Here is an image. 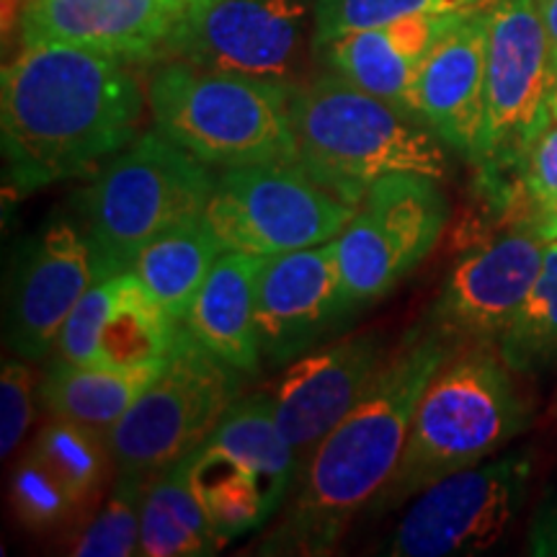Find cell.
Masks as SVG:
<instances>
[{
  "label": "cell",
  "instance_id": "17",
  "mask_svg": "<svg viewBox=\"0 0 557 557\" xmlns=\"http://www.w3.org/2000/svg\"><path fill=\"white\" fill-rule=\"evenodd\" d=\"M389 357L377 331L333 338L284 367L269 389L276 426L295 449L297 470L312 449L357 408Z\"/></svg>",
  "mask_w": 557,
  "mask_h": 557
},
{
  "label": "cell",
  "instance_id": "1",
  "mask_svg": "<svg viewBox=\"0 0 557 557\" xmlns=\"http://www.w3.org/2000/svg\"><path fill=\"white\" fill-rule=\"evenodd\" d=\"M145 107L132 62L62 41L21 45L0 83L5 191L99 169L137 137Z\"/></svg>",
  "mask_w": 557,
  "mask_h": 557
},
{
  "label": "cell",
  "instance_id": "29",
  "mask_svg": "<svg viewBox=\"0 0 557 557\" xmlns=\"http://www.w3.org/2000/svg\"><path fill=\"white\" fill-rule=\"evenodd\" d=\"M150 478L116 472L114 487L90 524L73 542L70 553L78 557H129L139 555L143 500Z\"/></svg>",
  "mask_w": 557,
  "mask_h": 557
},
{
  "label": "cell",
  "instance_id": "12",
  "mask_svg": "<svg viewBox=\"0 0 557 557\" xmlns=\"http://www.w3.org/2000/svg\"><path fill=\"white\" fill-rule=\"evenodd\" d=\"M534 449H511L436 480L416 496L382 553L393 557L478 555L498 545L524 511Z\"/></svg>",
  "mask_w": 557,
  "mask_h": 557
},
{
  "label": "cell",
  "instance_id": "32",
  "mask_svg": "<svg viewBox=\"0 0 557 557\" xmlns=\"http://www.w3.org/2000/svg\"><path fill=\"white\" fill-rule=\"evenodd\" d=\"M527 549L534 557H557V487L542 496L529 519Z\"/></svg>",
  "mask_w": 557,
  "mask_h": 557
},
{
  "label": "cell",
  "instance_id": "23",
  "mask_svg": "<svg viewBox=\"0 0 557 557\" xmlns=\"http://www.w3.org/2000/svg\"><path fill=\"white\" fill-rule=\"evenodd\" d=\"M263 259L243 250H222L184 325L194 338L246 377L261 372L256 336V287Z\"/></svg>",
  "mask_w": 557,
  "mask_h": 557
},
{
  "label": "cell",
  "instance_id": "7",
  "mask_svg": "<svg viewBox=\"0 0 557 557\" xmlns=\"http://www.w3.org/2000/svg\"><path fill=\"white\" fill-rule=\"evenodd\" d=\"M555 52L537 0H496L487 21L485 120L475 169L487 194L508 205L529 139L549 116Z\"/></svg>",
  "mask_w": 557,
  "mask_h": 557
},
{
  "label": "cell",
  "instance_id": "27",
  "mask_svg": "<svg viewBox=\"0 0 557 557\" xmlns=\"http://www.w3.org/2000/svg\"><path fill=\"white\" fill-rule=\"evenodd\" d=\"M496 346L519 377L557 372V240L547 243L537 282Z\"/></svg>",
  "mask_w": 557,
  "mask_h": 557
},
{
  "label": "cell",
  "instance_id": "25",
  "mask_svg": "<svg viewBox=\"0 0 557 557\" xmlns=\"http://www.w3.org/2000/svg\"><path fill=\"white\" fill-rule=\"evenodd\" d=\"M220 253L222 246L212 225L205 214H197L150 240L129 269L173 323L184 325Z\"/></svg>",
  "mask_w": 557,
  "mask_h": 557
},
{
  "label": "cell",
  "instance_id": "18",
  "mask_svg": "<svg viewBox=\"0 0 557 557\" xmlns=\"http://www.w3.org/2000/svg\"><path fill=\"white\" fill-rule=\"evenodd\" d=\"M178 329L135 271L124 269L81 297L54 341L52 359L111 369L156 367L169 359Z\"/></svg>",
  "mask_w": 557,
  "mask_h": 557
},
{
  "label": "cell",
  "instance_id": "5",
  "mask_svg": "<svg viewBox=\"0 0 557 557\" xmlns=\"http://www.w3.org/2000/svg\"><path fill=\"white\" fill-rule=\"evenodd\" d=\"M145 88L160 135L212 169L297 160L287 86L160 60Z\"/></svg>",
  "mask_w": 557,
  "mask_h": 557
},
{
  "label": "cell",
  "instance_id": "10",
  "mask_svg": "<svg viewBox=\"0 0 557 557\" xmlns=\"http://www.w3.org/2000/svg\"><path fill=\"white\" fill-rule=\"evenodd\" d=\"M354 212L299 160H269L222 169L205 218L222 250L269 259L336 240Z\"/></svg>",
  "mask_w": 557,
  "mask_h": 557
},
{
  "label": "cell",
  "instance_id": "19",
  "mask_svg": "<svg viewBox=\"0 0 557 557\" xmlns=\"http://www.w3.org/2000/svg\"><path fill=\"white\" fill-rule=\"evenodd\" d=\"M116 472L109 438L78 423L50 418L11 480L16 517L29 529L65 524L101 498Z\"/></svg>",
  "mask_w": 557,
  "mask_h": 557
},
{
  "label": "cell",
  "instance_id": "20",
  "mask_svg": "<svg viewBox=\"0 0 557 557\" xmlns=\"http://www.w3.org/2000/svg\"><path fill=\"white\" fill-rule=\"evenodd\" d=\"M493 9V5H491ZM491 9L462 16L431 47L413 83V111L447 148L475 163L485 120Z\"/></svg>",
  "mask_w": 557,
  "mask_h": 557
},
{
  "label": "cell",
  "instance_id": "28",
  "mask_svg": "<svg viewBox=\"0 0 557 557\" xmlns=\"http://www.w3.org/2000/svg\"><path fill=\"white\" fill-rule=\"evenodd\" d=\"M508 214L534 225L547 240H557V116L553 111L519 160Z\"/></svg>",
  "mask_w": 557,
  "mask_h": 557
},
{
  "label": "cell",
  "instance_id": "35",
  "mask_svg": "<svg viewBox=\"0 0 557 557\" xmlns=\"http://www.w3.org/2000/svg\"><path fill=\"white\" fill-rule=\"evenodd\" d=\"M549 111L557 116V58H555V86H553V99H549Z\"/></svg>",
  "mask_w": 557,
  "mask_h": 557
},
{
  "label": "cell",
  "instance_id": "22",
  "mask_svg": "<svg viewBox=\"0 0 557 557\" xmlns=\"http://www.w3.org/2000/svg\"><path fill=\"white\" fill-rule=\"evenodd\" d=\"M470 13H418L325 41L318 62L354 86L416 116L413 83L431 47ZM418 120V116H416Z\"/></svg>",
  "mask_w": 557,
  "mask_h": 557
},
{
  "label": "cell",
  "instance_id": "4",
  "mask_svg": "<svg viewBox=\"0 0 557 557\" xmlns=\"http://www.w3.org/2000/svg\"><path fill=\"white\" fill-rule=\"evenodd\" d=\"M297 160L338 199L359 207L380 178L444 181L449 148L429 124L323 67L289 90Z\"/></svg>",
  "mask_w": 557,
  "mask_h": 557
},
{
  "label": "cell",
  "instance_id": "33",
  "mask_svg": "<svg viewBox=\"0 0 557 557\" xmlns=\"http://www.w3.org/2000/svg\"><path fill=\"white\" fill-rule=\"evenodd\" d=\"M537 3H540L542 18H545L549 45H553V52L557 58V0H537Z\"/></svg>",
  "mask_w": 557,
  "mask_h": 557
},
{
  "label": "cell",
  "instance_id": "6",
  "mask_svg": "<svg viewBox=\"0 0 557 557\" xmlns=\"http://www.w3.org/2000/svg\"><path fill=\"white\" fill-rule=\"evenodd\" d=\"M214 184L212 165L152 129L96 169L70 207L103 276H111L129 269L139 250L165 230L205 214Z\"/></svg>",
  "mask_w": 557,
  "mask_h": 557
},
{
  "label": "cell",
  "instance_id": "26",
  "mask_svg": "<svg viewBox=\"0 0 557 557\" xmlns=\"http://www.w3.org/2000/svg\"><path fill=\"white\" fill-rule=\"evenodd\" d=\"M227 540L212 524L189 483L186 459L150 478L143 500V557H209Z\"/></svg>",
  "mask_w": 557,
  "mask_h": 557
},
{
  "label": "cell",
  "instance_id": "9",
  "mask_svg": "<svg viewBox=\"0 0 557 557\" xmlns=\"http://www.w3.org/2000/svg\"><path fill=\"white\" fill-rule=\"evenodd\" d=\"M243 385L246 374L209 354L181 325L158 377L111 429L116 472L152 478L189 457L240 398Z\"/></svg>",
  "mask_w": 557,
  "mask_h": 557
},
{
  "label": "cell",
  "instance_id": "21",
  "mask_svg": "<svg viewBox=\"0 0 557 557\" xmlns=\"http://www.w3.org/2000/svg\"><path fill=\"white\" fill-rule=\"evenodd\" d=\"M173 26L165 0H26L21 45L62 41L137 65L160 60Z\"/></svg>",
  "mask_w": 557,
  "mask_h": 557
},
{
  "label": "cell",
  "instance_id": "24",
  "mask_svg": "<svg viewBox=\"0 0 557 557\" xmlns=\"http://www.w3.org/2000/svg\"><path fill=\"white\" fill-rule=\"evenodd\" d=\"M163 364L111 369L52 359L41 377L39 400L50 418L78 423L109 438L111 429L135 406V400L158 377Z\"/></svg>",
  "mask_w": 557,
  "mask_h": 557
},
{
  "label": "cell",
  "instance_id": "8",
  "mask_svg": "<svg viewBox=\"0 0 557 557\" xmlns=\"http://www.w3.org/2000/svg\"><path fill=\"white\" fill-rule=\"evenodd\" d=\"M199 504L227 542L261 532L287 504L295 449L276 426L269 389L240 395L218 429L186 457Z\"/></svg>",
  "mask_w": 557,
  "mask_h": 557
},
{
  "label": "cell",
  "instance_id": "2",
  "mask_svg": "<svg viewBox=\"0 0 557 557\" xmlns=\"http://www.w3.org/2000/svg\"><path fill=\"white\" fill-rule=\"evenodd\" d=\"M459 351L426 323H416L389 351L382 372L312 455L299 465L278 521L250 553L320 557L336 553L357 513L367 511L395 468L416 408L434 374Z\"/></svg>",
  "mask_w": 557,
  "mask_h": 557
},
{
  "label": "cell",
  "instance_id": "30",
  "mask_svg": "<svg viewBox=\"0 0 557 557\" xmlns=\"http://www.w3.org/2000/svg\"><path fill=\"white\" fill-rule=\"evenodd\" d=\"M496 0H318L315 54L325 41L354 29L389 24L418 13H475Z\"/></svg>",
  "mask_w": 557,
  "mask_h": 557
},
{
  "label": "cell",
  "instance_id": "14",
  "mask_svg": "<svg viewBox=\"0 0 557 557\" xmlns=\"http://www.w3.org/2000/svg\"><path fill=\"white\" fill-rule=\"evenodd\" d=\"M103 269L78 220L54 214L13 248L5 274L3 336L16 357L41 361Z\"/></svg>",
  "mask_w": 557,
  "mask_h": 557
},
{
  "label": "cell",
  "instance_id": "31",
  "mask_svg": "<svg viewBox=\"0 0 557 557\" xmlns=\"http://www.w3.org/2000/svg\"><path fill=\"white\" fill-rule=\"evenodd\" d=\"M34 418V377L24 361H5L0 374V455L11 451L24 442Z\"/></svg>",
  "mask_w": 557,
  "mask_h": 557
},
{
  "label": "cell",
  "instance_id": "15",
  "mask_svg": "<svg viewBox=\"0 0 557 557\" xmlns=\"http://www.w3.org/2000/svg\"><path fill=\"white\" fill-rule=\"evenodd\" d=\"M547 243L524 220H511L472 243L421 320L459 348L498 344L537 282Z\"/></svg>",
  "mask_w": 557,
  "mask_h": 557
},
{
  "label": "cell",
  "instance_id": "34",
  "mask_svg": "<svg viewBox=\"0 0 557 557\" xmlns=\"http://www.w3.org/2000/svg\"><path fill=\"white\" fill-rule=\"evenodd\" d=\"M165 3L171 5V11L176 13V21H178V18H184L186 13L201 9V5L209 3V0H165Z\"/></svg>",
  "mask_w": 557,
  "mask_h": 557
},
{
  "label": "cell",
  "instance_id": "13",
  "mask_svg": "<svg viewBox=\"0 0 557 557\" xmlns=\"http://www.w3.org/2000/svg\"><path fill=\"white\" fill-rule=\"evenodd\" d=\"M442 181L418 173L380 178L336 238L344 287L359 310L385 299L442 240L449 201Z\"/></svg>",
  "mask_w": 557,
  "mask_h": 557
},
{
  "label": "cell",
  "instance_id": "3",
  "mask_svg": "<svg viewBox=\"0 0 557 557\" xmlns=\"http://www.w3.org/2000/svg\"><path fill=\"white\" fill-rule=\"evenodd\" d=\"M496 344L465 346L434 374L418 403L406 447L369 517L395 511L451 472L498 455L532 426V403Z\"/></svg>",
  "mask_w": 557,
  "mask_h": 557
},
{
  "label": "cell",
  "instance_id": "16",
  "mask_svg": "<svg viewBox=\"0 0 557 557\" xmlns=\"http://www.w3.org/2000/svg\"><path fill=\"white\" fill-rule=\"evenodd\" d=\"M359 312L341 278L336 240L263 259L256 287V336L267 367L284 369L338 338Z\"/></svg>",
  "mask_w": 557,
  "mask_h": 557
},
{
  "label": "cell",
  "instance_id": "11",
  "mask_svg": "<svg viewBox=\"0 0 557 557\" xmlns=\"http://www.w3.org/2000/svg\"><path fill=\"white\" fill-rule=\"evenodd\" d=\"M315 18L318 0H209L176 21L160 60L295 88L318 60Z\"/></svg>",
  "mask_w": 557,
  "mask_h": 557
}]
</instances>
